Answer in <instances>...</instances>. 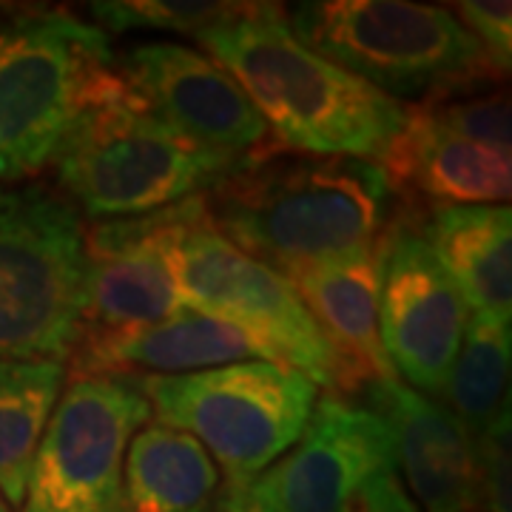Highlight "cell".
<instances>
[{"label": "cell", "instance_id": "obj_1", "mask_svg": "<svg viewBox=\"0 0 512 512\" xmlns=\"http://www.w3.org/2000/svg\"><path fill=\"white\" fill-rule=\"evenodd\" d=\"M390 194L379 163L276 146L214 185L205 211L237 251L288 276L370 248L390 222Z\"/></svg>", "mask_w": 512, "mask_h": 512}, {"label": "cell", "instance_id": "obj_2", "mask_svg": "<svg viewBox=\"0 0 512 512\" xmlns=\"http://www.w3.org/2000/svg\"><path fill=\"white\" fill-rule=\"evenodd\" d=\"M197 40L237 80L285 151L382 163L402 131L407 106L302 46L279 3H254L248 15Z\"/></svg>", "mask_w": 512, "mask_h": 512}, {"label": "cell", "instance_id": "obj_3", "mask_svg": "<svg viewBox=\"0 0 512 512\" xmlns=\"http://www.w3.org/2000/svg\"><path fill=\"white\" fill-rule=\"evenodd\" d=\"M55 165L77 214L109 222L205 194L242 163L168 126L111 66L92 80Z\"/></svg>", "mask_w": 512, "mask_h": 512}, {"label": "cell", "instance_id": "obj_4", "mask_svg": "<svg viewBox=\"0 0 512 512\" xmlns=\"http://www.w3.org/2000/svg\"><path fill=\"white\" fill-rule=\"evenodd\" d=\"M293 37L311 52L376 86L387 97L444 100L487 92L507 74L461 20L427 3L313 0L288 15Z\"/></svg>", "mask_w": 512, "mask_h": 512}, {"label": "cell", "instance_id": "obj_5", "mask_svg": "<svg viewBox=\"0 0 512 512\" xmlns=\"http://www.w3.org/2000/svg\"><path fill=\"white\" fill-rule=\"evenodd\" d=\"M86 231L43 185L0 188V359L66 362L83 333Z\"/></svg>", "mask_w": 512, "mask_h": 512}, {"label": "cell", "instance_id": "obj_6", "mask_svg": "<svg viewBox=\"0 0 512 512\" xmlns=\"http://www.w3.org/2000/svg\"><path fill=\"white\" fill-rule=\"evenodd\" d=\"M111 66L106 32L66 9L0 15V183L55 163L92 80Z\"/></svg>", "mask_w": 512, "mask_h": 512}, {"label": "cell", "instance_id": "obj_7", "mask_svg": "<svg viewBox=\"0 0 512 512\" xmlns=\"http://www.w3.org/2000/svg\"><path fill=\"white\" fill-rule=\"evenodd\" d=\"M137 384L163 427L211 450L225 484H251L285 456L319 402L311 379L262 359L185 376H140Z\"/></svg>", "mask_w": 512, "mask_h": 512}, {"label": "cell", "instance_id": "obj_8", "mask_svg": "<svg viewBox=\"0 0 512 512\" xmlns=\"http://www.w3.org/2000/svg\"><path fill=\"white\" fill-rule=\"evenodd\" d=\"M171 256L185 311L245 330L274 362L339 393V399L365 390L291 282L222 239L208 211L177 234Z\"/></svg>", "mask_w": 512, "mask_h": 512}, {"label": "cell", "instance_id": "obj_9", "mask_svg": "<svg viewBox=\"0 0 512 512\" xmlns=\"http://www.w3.org/2000/svg\"><path fill=\"white\" fill-rule=\"evenodd\" d=\"M148 419L137 379H74L37 444L20 512H123L126 450Z\"/></svg>", "mask_w": 512, "mask_h": 512}, {"label": "cell", "instance_id": "obj_10", "mask_svg": "<svg viewBox=\"0 0 512 512\" xmlns=\"http://www.w3.org/2000/svg\"><path fill=\"white\" fill-rule=\"evenodd\" d=\"M470 311L441 268L416 214H399L384 228L379 330L396 376L424 396L444 399Z\"/></svg>", "mask_w": 512, "mask_h": 512}, {"label": "cell", "instance_id": "obj_11", "mask_svg": "<svg viewBox=\"0 0 512 512\" xmlns=\"http://www.w3.org/2000/svg\"><path fill=\"white\" fill-rule=\"evenodd\" d=\"M205 214V194L143 217L97 222L86 234V308L80 339L151 328L185 311L174 239Z\"/></svg>", "mask_w": 512, "mask_h": 512}, {"label": "cell", "instance_id": "obj_12", "mask_svg": "<svg viewBox=\"0 0 512 512\" xmlns=\"http://www.w3.org/2000/svg\"><path fill=\"white\" fill-rule=\"evenodd\" d=\"M117 72L171 128L237 163L274 151L262 114L217 60L183 43L148 40L114 60Z\"/></svg>", "mask_w": 512, "mask_h": 512}, {"label": "cell", "instance_id": "obj_13", "mask_svg": "<svg viewBox=\"0 0 512 512\" xmlns=\"http://www.w3.org/2000/svg\"><path fill=\"white\" fill-rule=\"evenodd\" d=\"M396 467L384 421L339 396L316 402L302 439L271 470L251 481L265 512H342L367 478Z\"/></svg>", "mask_w": 512, "mask_h": 512}, {"label": "cell", "instance_id": "obj_14", "mask_svg": "<svg viewBox=\"0 0 512 512\" xmlns=\"http://www.w3.org/2000/svg\"><path fill=\"white\" fill-rule=\"evenodd\" d=\"M393 439V461L402 467L404 487L424 512H478L473 439L436 399L399 379L370 382L362 390Z\"/></svg>", "mask_w": 512, "mask_h": 512}, {"label": "cell", "instance_id": "obj_15", "mask_svg": "<svg viewBox=\"0 0 512 512\" xmlns=\"http://www.w3.org/2000/svg\"><path fill=\"white\" fill-rule=\"evenodd\" d=\"M74 379L83 376H185L237 362H274V356L248 336L205 313L183 311L180 316L128 330L117 336L80 339L69 356Z\"/></svg>", "mask_w": 512, "mask_h": 512}, {"label": "cell", "instance_id": "obj_16", "mask_svg": "<svg viewBox=\"0 0 512 512\" xmlns=\"http://www.w3.org/2000/svg\"><path fill=\"white\" fill-rule=\"evenodd\" d=\"M379 165L396 194L421 197L430 205L510 202V154L441 131L419 106H407L402 131Z\"/></svg>", "mask_w": 512, "mask_h": 512}, {"label": "cell", "instance_id": "obj_17", "mask_svg": "<svg viewBox=\"0 0 512 512\" xmlns=\"http://www.w3.org/2000/svg\"><path fill=\"white\" fill-rule=\"evenodd\" d=\"M382 265L384 234L365 251L308 265L285 276L305 302L313 322L365 387L370 382L396 379L379 330Z\"/></svg>", "mask_w": 512, "mask_h": 512}, {"label": "cell", "instance_id": "obj_18", "mask_svg": "<svg viewBox=\"0 0 512 512\" xmlns=\"http://www.w3.org/2000/svg\"><path fill=\"white\" fill-rule=\"evenodd\" d=\"M421 228L467 311L510 322V205H433Z\"/></svg>", "mask_w": 512, "mask_h": 512}, {"label": "cell", "instance_id": "obj_19", "mask_svg": "<svg viewBox=\"0 0 512 512\" xmlns=\"http://www.w3.org/2000/svg\"><path fill=\"white\" fill-rule=\"evenodd\" d=\"M220 493V467L194 436L151 424L128 444L123 512H214Z\"/></svg>", "mask_w": 512, "mask_h": 512}, {"label": "cell", "instance_id": "obj_20", "mask_svg": "<svg viewBox=\"0 0 512 512\" xmlns=\"http://www.w3.org/2000/svg\"><path fill=\"white\" fill-rule=\"evenodd\" d=\"M66 379L63 362L0 359V493L15 510Z\"/></svg>", "mask_w": 512, "mask_h": 512}, {"label": "cell", "instance_id": "obj_21", "mask_svg": "<svg viewBox=\"0 0 512 512\" xmlns=\"http://www.w3.org/2000/svg\"><path fill=\"white\" fill-rule=\"evenodd\" d=\"M510 342V322L470 313L444 390V407L456 416L470 439H478L504 410H510Z\"/></svg>", "mask_w": 512, "mask_h": 512}, {"label": "cell", "instance_id": "obj_22", "mask_svg": "<svg viewBox=\"0 0 512 512\" xmlns=\"http://www.w3.org/2000/svg\"><path fill=\"white\" fill-rule=\"evenodd\" d=\"M254 9V3H211V0H109L92 3L89 15L106 35L134 29L202 35L214 26L231 23Z\"/></svg>", "mask_w": 512, "mask_h": 512}, {"label": "cell", "instance_id": "obj_23", "mask_svg": "<svg viewBox=\"0 0 512 512\" xmlns=\"http://www.w3.org/2000/svg\"><path fill=\"white\" fill-rule=\"evenodd\" d=\"M421 114L441 131L470 140L476 146L510 154V97L504 92H473L416 103Z\"/></svg>", "mask_w": 512, "mask_h": 512}, {"label": "cell", "instance_id": "obj_24", "mask_svg": "<svg viewBox=\"0 0 512 512\" xmlns=\"http://www.w3.org/2000/svg\"><path fill=\"white\" fill-rule=\"evenodd\" d=\"M478 512H510V410L473 439Z\"/></svg>", "mask_w": 512, "mask_h": 512}, {"label": "cell", "instance_id": "obj_25", "mask_svg": "<svg viewBox=\"0 0 512 512\" xmlns=\"http://www.w3.org/2000/svg\"><path fill=\"white\" fill-rule=\"evenodd\" d=\"M458 20L461 26L476 37L478 46L487 52L501 72H510L512 55V6L504 3H487V0H467L458 3Z\"/></svg>", "mask_w": 512, "mask_h": 512}, {"label": "cell", "instance_id": "obj_26", "mask_svg": "<svg viewBox=\"0 0 512 512\" xmlns=\"http://www.w3.org/2000/svg\"><path fill=\"white\" fill-rule=\"evenodd\" d=\"M342 512H419L396 467H384L345 501Z\"/></svg>", "mask_w": 512, "mask_h": 512}, {"label": "cell", "instance_id": "obj_27", "mask_svg": "<svg viewBox=\"0 0 512 512\" xmlns=\"http://www.w3.org/2000/svg\"><path fill=\"white\" fill-rule=\"evenodd\" d=\"M214 512H265L251 495V484H225Z\"/></svg>", "mask_w": 512, "mask_h": 512}, {"label": "cell", "instance_id": "obj_28", "mask_svg": "<svg viewBox=\"0 0 512 512\" xmlns=\"http://www.w3.org/2000/svg\"><path fill=\"white\" fill-rule=\"evenodd\" d=\"M0 512H12V507H9V501L3 498V493H0Z\"/></svg>", "mask_w": 512, "mask_h": 512}]
</instances>
